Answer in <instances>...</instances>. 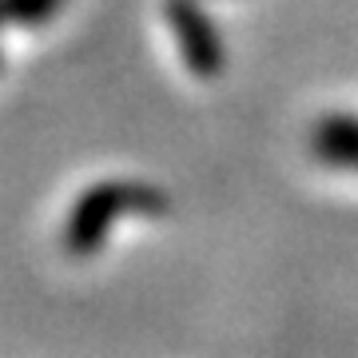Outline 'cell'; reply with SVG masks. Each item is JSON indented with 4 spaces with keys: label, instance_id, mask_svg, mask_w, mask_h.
<instances>
[{
    "label": "cell",
    "instance_id": "cell-1",
    "mask_svg": "<svg viewBox=\"0 0 358 358\" xmlns=\"http://www.w3.org/2000/svg\"><path fill=\"white\" fill-rule=\"evenodd\" d=\"M167 195L152 183H136V179H103L92 183L88 192H80V199L68 211L64 223V251L76 259L96 255L108 239L120 215H164Z\"/></svg>",
    "mask_w": 358,
    "mask_h": 358
},
{
    "label": "cell",
    "instance_id": "cell-2",
    "mask_svg": "<svg viewBox=\"0 0 358 358\" xmlns=\"http://www.w3.org/2000/svg\"><path fill=\"white\" fill-rule=\"evenodd\" d=\"M164 13H167V24H171V32L179 40V52H183L187 68L199 80H215L227 60H223V40H219L211 16L195 0H167Z\"/></svg>",
    "mask_w": 358,
    "mask_h": 358
},
{
    "label": "cell",
    "instance_id": "cell-3",
    "mask_svg": "<svg viewBox=\"0 0 358 358\" xmlns=\"http://www.w3.org/2000/svg\"><path fill=\"white\" fill-rule=\"evenodd\" d=\"M310 148H315V155H319L322 164L358 171V115H350V112L322 115L319 124H315Z\"/></svg>",
    "mask_w": 358,
    "mask_h": 358
},
{
    "label": "cell",
    "instance_id": "cell-4",
    "mask_svg": "<svg viewBox=\"0 0 358 358\" xmlns=\"http://www.w3.org/2000/svg\"><path fill=\"white\" fill-rule=\"evenodd\" d=\"M64 0H0V28L16 24V28H36L44 20L60 13Z\"/></svg>",
    "mask_w": 358,
    "mask_h": 358
}]
</instances>
